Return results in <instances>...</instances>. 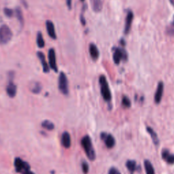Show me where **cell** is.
<instances>
[{
  "label": "cell",
  "mask_w": 174,
  "mask_h": 174,
  "mask_svg": "<svg viewBox=\"0 0 174 174\" xmlns=\"http://www.w3.org/2000/svg\"><path fill=\"white\" fill-rule=\"evenodd\" d=\"M61 143L65 148H69L71 146V137L68 132L65 131L62 134Z\"/></svg>",
  "instance_id": "13"
},
{
  "label": "cell",
  "mask_w": 174,
  "mask_h": 174,
  "mask_svg": "<svg viewBox=\"0 0 174 174\" xmlns=\"http://www.w3.org/2000/svg\"><path fill=\"white\" fill-rule=\"evenodd\" d=\"M15 12H16V16L17 17V19L19 21L20 25L22 26L24 24V17L21 9H20V7H16Z\"/></svg>",
  "instance_id": "22"
},
{
  "label": "cell",
  "mask_w": 174,
  "mask_h": 174,
  "mask_svg": "<svg viewBox=\"0 0 174 174\" xmlns=\"http://www.w3.org/2000/svg\"><path fill=\"white\" fill-rule=\"evenodd\" d=\"M6 92L7 95L11 98L15 97L16 94V86L12 82H10L6 88Z\"/></svg>",
  "instance_id": "15"
},
{
  "label": "cell",
  "mask_w": 174,
  "mask_h": 174,
  "mask_svg": "<svg viewBox=\"0 0 174 174\" xmlns=\"http://www.w3.org/2000/svg\"><path fill=\"white\" fill-rule=\"evenodd\" d=\"M146 130H147V133L150 135L151 138H152V141H153V143H154V145H157L159 144V139H158L157 134H156V132L154 131V129L151 127H150V126H147Z\"/></svg>",
  "instance_id": "17"
},
{
  "label": "cell",
  "mask_w": 174,
  "mask_h": 174,
  "mask_svg": "<svg viewBox=\"0 0 174 174\" xmlns=\"http://www.w3.org/2000/svg\"><path fill=\"white\" fill-rule=\"evenodd\" d=\"M48 60L50 68L54 71H57V65H56V59L55 51L53 48H50L48 52Z\"/></svg>",
  "instance_id": "10"
},
{
  "label": "cell",
  "mask_w": 174,
  "mask_h": 174,
  "mask_svg": "<svg viewBox=\"0 0 174 174\" xmlns=\"http://www.w3.org/2000/svg\"><path fill=\"white\" fill-rule=\"evenodd\" d=\"M144 168L146 172V174H155L154 169L152 164L151 163L150 160H145L144 161Z\"/></svg>",
  "instance_id": "20"
},
{
  "label": "cell",
  "mask_w": 174,
  "mask_h": 174,
  "mask_svg": "<svg viewBox=\"0 0 174 174\" xmlns=\"http://www.w3.org/2000/svg\"><path fill=\"white\" fill-rule=\"evenodd\" d=\"M80 19H81V22H82V23L83 25H85V24H86V22H85L84 18V17H83L82 15L80 16Z\"/></svg>",
  "instance_id": "31"
},
{
  "label": "cell",
  "mask_w": 174,
  "mask_h": 174,
  "mask_svg": "<svg viewBox=\"0 0 174 174\" xmlns=\"http://www.w3.org/2000/svg\"><path fill=\"white\" fill-rule=\"evenodd\" d=\"M37 44L39 48H43L45 45L44 39L43 38L42 34L40 32H39L37 35Z\"/></svg>",
  "instance_id": "24"
},
{
  "label": "cell",
  "mask_w": 174,
  "mask_h": 174,
  "mask_svg": "<svg viewBox=\"0 0 174 174\" xmlns=\"http://www.w3.org/2000/svg\"><path fill=\"white\" fill-rule=\"evenodd\" d=\"M3 12H4V14L7 17H12L13 16V14H14V12L12 9L10 8H7V7H5L3 10Z\"/></svg>",
  "instance_id": "28"
},
{
  "label": "cell",
  "mask_w": 174,
  "mask_h": 174,
  "mask_svg": "<svg viewBox=\"0 0 174 174\" xmlns=\"http://www.w3.org/2000/svg\"><path fill=\"white\" fill-rule=\"evenodd\" d=\"M133 12L131 10H128L127 14H126V19H125V25H124V33L126 35L129 33L131 29L132 22L133 20Z\"/></svg>",
  "instance_id": "8"
},
{
  "label": "cell",
  "mask_w": 174,
  "mask_h": 174,
  "mask_svg": "<svg viewBox=\"0 0 174 174\" xmlns=\"http://www.w3.org/2000/svg\"><path fill=\"white\" fill-rule=\"evenodd\" d=\"M12 37V32L5 24L0 27V44H5L10 41Z\"/></svg>",
  "instance_id": "3"
},
{
  "label": "cell",
  "mask_w": 174,
  "mask_h": 174,
  "mask_svg": "<svg viewBox=\"0 0 174 174\" xmlns=\"http://www.w3.org/2000/svg\"><path fill=\"white\" fill-rule=\"evenodd\" d=\"M101 138L105 142V144L107 148H112L115 145L116 141H115L114 137L111 134H107L106 133H101Z\"/></svg>",
  "instance_id": "7"
},
{
  "label": "cell",
  "mask_w": 174,
  "mask_h": 174,
  "mask_svg": "<svg viewBox=\"0 0 174 174\" xmlns=\"http://www.w3.org/2000/svg\"><path fill=\"white\" fill-rule=\"evenodd\" d=\"M128 58V54L126 51L123 48L116 47L114 48V54H113V60L116 65H118L122 60L126 61Z\"/></svg>",
  "instance_id": "4"
},
{
  "label": "cell",
  "mask_w": 174,
  "mask_h": 174,
  "mask_svg": "<svg viewBox=\"0 0 174 174\" xmlns=\"http://www.w3.org/2000/svg\"><path fill=\"white\" fill-rule=\"evenodd\" d=\"M66 3H67V5L68 8H71V0H66Z\"/></svg>",
  "instance_id": "30"
},
{
  "label": "cell",
  "mask_w": 174,
  "mask_h": 174,
  "mask_svg": "<svg viewBox=\"0 0 174 174\" xmlns=\"http://www.w3.org/2000/svg\"><path fill=\"white\" fill-rule=\"evenodd\" d=\"M120 42H121V43H122V46H124V45H125V43H124V39H121V41H120Z\"/></svg>",
  "instance_id": "34"
},
{
  "label": "cell",
  "mask_w": 174,
  "mask_h": 174,
  "mask_svg": "<svg viewBox=\"0 0 174 174\" xmlns=\"http://www.w3.org/2000/svg\"><path fill=\"white\" fill-rule=\"evenodd\" d=\"M89 53L91 58L94 60L98 59L99 56V52L97 46L94 43H90L89 45Z\"/></svg>",
  "instance_id": "14"
},
{
  "label": "cell",
  "mask_w": 174,
  "mask_h": 174,
  "mask_svg": "<svg viewBox=\"0 0 174 174\" xmlns=\"http://www.w3.org/2000/svg\"><path fill=\"white\" fill-rule=\"evenodd\" d=\"M30 90H31V91L33 92V93H39L41 90V85L40 83L35 82L33 84H31Z\"/></svg>",
  "instance_id": "21"
},
{
  "label": "cell",
  "mask_w": 174,
  "mask_h": 174,
  "mask_svg": "<svg viewBox=\"0 0 174 174\" xmlns=\"http://www.w3.org/2000/svg\"><path fill=\"white\" fill-rule=\"evenodd\" d=\"M169 2L171 3V4L174 6V0H169Z\"/></svg>",
  "instance_id": "32"
},
{
  "label": "cell",
  "mask_w": 174,
  "mask_h": 174,
  "mask_svg": "<svg viewBox=\"0 0 174 174\" xmlns=\"http://www.w3.org/2000/svg\"><path fill=\"white\" fill-rule=\"evenodd\" d=\"M14 167L17 172L23 173L30 171V166L27 162H24L21 158H16L14 160Z\"/></svg>",
  "instance_id": "6"
},
{
  "label": "cell",
  "mask_w": 174,
  "mask_h": 174,
  "mask_svg": "<svg viewBox=\"0 0 174 174\" xmlns=\"http://www.w3.org/2000/svg\"><path fill=\"white\" fill-rule=\"evenodd\" d=\"M162 158L167 163L173 164H174V154H171L168 150H162L161 153Z\"/></svg>",
  "instance_id": "11"
},
{
  "label": "cell",
  "mask_w": 174,
  "mask_h": 174,
  "mask_svg": "<svg viewBox=\"0 0 174 174\" xmlns=\"http://www.w3.org/2000/svg\"><path fill=\"white\" fill-rule=\"evenodd\" d=\"M46 27L49 36H50L51 38L55 39L56 38V35L53 22L50 21V20H47L46 22Z\"/></svg>",
  "instance_id": "12"
},
{
  "label": "cell",
  "mask_w": 174,
  "mask_h": 174,
  "mask_svg": "<svg viewBox=\"0 0 174 174\" xmlns=\"http://www.w3.org/2000/svg\"><path fill=\"white\" fill-rule=\"evenodd\" d=\"M37 54V56H38V58H39V60H40L41 65H42L43 72L48 73L49 71V67H48V64H47V63H46L45 55L41 52H38Z\"/></svg>",
  "instance_id": "16"
},
{
  "label": "cell",
  "mask_w": 174,
  "mask_h": 174,
  "mask_svg": "<svg viewBox=\"0 0 174 174\" xmlns=\"http://www.w3.org/2000/svg\"><path fill=\"white\" fill-rule=\"evenodd\" d=\"M24 174H34V173H33V172L31 171H29L26 172V173H24Z\"/></svg>",
  "instance_id": "33"
},
{
  "label": "cell",
  "mask_w": 174,
  "mask_h": 174,
  "mask_svg": "<svg viewBox=\"0 0 174 174\" xmlns=\"http://www.w3.org/2000/svg\"><path fill=\"white\" fill-rule=\"evenodd\" d=\"M58 88L63 94L69 93V86H68V80L65 73L60 72L58 77Z\"/></svg>",
  "instance_id": "5"
},
{
  "label": "cell",
  "mask_w": 174,
  "mask_h": 174,
  "mask_svg": "<svg viewBox=\"0 0 174 174\" xmlns=\"http://www.w3.org/2000/svg\"><path fill=\"white\" fill-rule=\"evenodd\" d=\"M122 106L125 108H129L131 105V102H130V99H128V97H126V96H124L122 97Z\"/></svg>",
  "instance_id": "25"
},
{
  "label": "cell",
  "mask_w": 174,
  "mask_h": 174,
  "mask_svg": "<svg viewBox=\"0 0 174 174\" xmlns=\"http://www.w3.org/2000/svg\"><path fill=\"white\" fill-rule=\"evenodd\" d=\"M108 174H121V173H120V172L116 169V168L111 167V169H109Z\"/></svg>",
  "instance_id": "29"
},
{
  "label": "cell",
  "mask_w": 174,
  "mask_h": 174,
  "mask_svg": "<svg viewBox=\"0 0 174 174\" xmlns=\"http://www.w3.org/2000/svg\"><path fill=\"white\" fill-rule=\"evenodd\" d=\"M92 10L95 12H99L102 10L101 0H90Z\"/></svg>",
  "instance_id": "18"
},
{
  "label": "cell",
  "mask_w": 174,
  "mask_h": 174,
  "mask_svg": "<svg viewBox=\"0 0 174 174\" xmlns=\"http://www.w3.org/2000/svg\"><path fill=\"white\" fill-rule=\"evenodd\" d=\"M82 171L84 174L88 173V171H89V166H88V163L86 162H83L82 164Z\"/></svg>",
  "instance_id": "27"
},
{
  "label": "cell",
  "mask_w": 174,
  "mask_h": 174,
  "mask_svg": "<svg viewBox=\"0 0 174 174\" xmlns=\"http://www.w3.org/2000/svg\"><path fill=\"white\" fill-rule=\"evenodd\" d=\"M126 167L131 174H133L134 172L137 169V164L135 160H128L126 162Z\"/></svg>",
  "instance_id": "19"
},
{
  "label": "cell",
  "mask_w": 174,
  "mask_h": 174,
  "mask_svg": "<svg viewBox=\"0 0 174 174\" xmlns=\"http://www.w3.org/2000/svg\"><path fill=\"white\" fill-rule=\"evenodd\" d=\"M80 1H84V0H80Z\"/></svg>",
  "instance_id": "35"
},
{
  "label": "cell",
  "mask_w": 174,
  "mask_h": 174,
  "mask_svg": "<svg viewBox=\"0 0 174 174\" xmlns=\"http://www.w3.org/2000/svg\"><path fill=\"white\" fill-rule=\"evenodd\" d=\"M99 84L101 88V93L103 99L107 102H110L111 100V93L109 89L108 82L107 81L106 77L104 75L99 76Z\"/></svg>",
  "instance_id": "2"
},
{
  "label": "cell",
  "mask_w": 174,
  "mask_h": 174,
  "mask_svg": "<svg viewBox=\"0 0 174 174\" xmlns=\"http://www.w3.org/2000/svg\"><path fill=\"white\" fill-rule=\"evenodd\" d=\"M164 92V83L159 82L156 88V92L154 94V102L155 103L159 104L162 100V95Z\"/></svg>",
  "instance_id": "9"
},
{
  "label": "cell",
  "mask_w": 174,
  "mask_h": 174,
  "mask_svg": "<svg viewBox=\"0 0 174 174\" xmlns=\"http://www.w3.org/2000/svg\"><path fill=\"white\" fill-rule=\"evenodd\" d=\"M81 145L85 151L87 157L90 160H94L96 158L95 151H94L92 143L91 141V139L88 135H86L81 140Z\"/></svg>",
  "instance_id": "1"
},
{
  "label": "cell",
  "mask_w": 174,
  "mask_h": 174,
  "mask_svg": "<svg viewBox=\"0 0 174 174\" xmlns=\"http://www.w3.org/2000/svg\"><path fill=\"white\" fill-rule=\"evenodd\" d=\"M166 33H167V35H171V36H173L174 35V16L173 21L170 24L169 27H168L167 29H166Z\"/></svg>",
  "instance_id": "26"
},
{
  "label": "cell",
  "mask_w": 174,
  "mask_h": 174,
  "mask_svg": "<svg viewBox=\"0 0 174 174\" xmlns=\"http://www.w3.org/2000/svg\"><path fill=\"white\" fill-rule=\"evenodd\" d=\"M41 126H42L43 128H46V129L49 130H53L54 128V124L52 123V122H50V121H49L48 120L43 121L42 123H41Z\"/></svg>",
  "instance_id": "23"
}]
</instances>
